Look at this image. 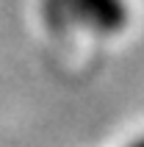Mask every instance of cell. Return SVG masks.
Masks as SVG:
<instances>
[{
    "label": "cell",
    "mask_w": 144,
    "mask_h": 147,
    "mask_svg": "<svg viewBox=\"0 0 144 147\" xmlns=\"http://www.w3.org/2000/svg\"><path fill=\"white\" fill-rule=\"evenodd\" d=\"M44 17L53 28H89L114 33L125 28V0H44Z\"/></svg>",
    "instance_id": "6da1fadb"
},
{
    "label": "cell",
    "mask_w": 144,
    "mask_h": 147,
    "mask_svg": "<svg viewBox=\"0 0 144 147\" xmlns=\"http://www.w3.org/2000/svg\"><path fill=\"white\" fill-rule=\"evenodd\" d=\"M133 147H144V139H141V142H136V144H133Z\"/></svg>",
    "instance_id": "7a4b0ae2"
}]
</instances>
